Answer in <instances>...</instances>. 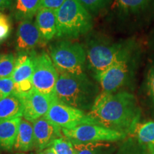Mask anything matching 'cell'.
I'll return each instance as SVG.
<instances>
[{"instance_id":"obj_8","label":"cell","mask_w":154,"mask_h":154,"mask_svg":"<svg viewBox=\"0 0 154 154\" xmlns=\"http://www.w3.org/2000/svg\"><path fill=\"white\" fill-rule=\"evenodd\" d=\"M59 76L57 69L47 53L36 55L32 76L34 89L49 97L56 98L55 88Z\"/></svg>"},{"instance_id":"obj_9","label":"cell","mask_w":154,"mask_h":154,"mask_svg":"<svg viewBox=\"0 0 154 154\" xmlns=\"http://www.w3.org/2000/svg\"><path fill=\"white\" fill-rule=\"evenodd\" d=\"M44 117L61 128L66 129L83 124H95L85 111L64 104L57 99L54 100Z\"/></svg>"},{"instance_id":"obj_25","label":"cell","mask_w":154,"mask_h":154,"mask_svg":"<svg viewBox=\"0 0 154 154\" xmlns=\"http://www.w3.org/2000/svg\"><path fill=\"white\" fill-rule=\"evenodd\" d=\"M90 14H96L103 9L113 0H78Z\"/></svg>"},{"instance_id":"obj_31","label":"cell","mask_w":154,"mask_h":154,"mask_svg":"<svg viewBox=\"0 0 154 154\" xmlns=\"http://www.w3.org/2000/svg\"><path fill=\"white\" fill-rule=\"evenodd\" d=\"M37 154H57V153H56L54 150L51 146H49V147L42 150L41 151H38Z\"/></svg>"},{"instance_id":"obj_18","label":"cell","mask_w":154,"mask_h":154,"mask_svg":"<svg viewBox=\"0 0 154 154\" xmlns=\"http://www.w3.org/2000/svg\"><path fill=\"white\" fill-rule=\"evenodd\" d=\"M23 113L22 100L16 94L0 101V120L23 117Z\"/></svg>"},{"instance_id":"obj_12","label":"cell","mask_w":154,"mask_h":154,"mask_svg":"<svg viewBox=\"0 0 154 154\" xmlns=\"http://www.w3.org/2000/svg\"><path fill=\"white\" fill-rule=\"evenodd\" d=\"M43 41L35 22L32 19L19 22L17 31V49L19 52L32 51Z\"/></svg>"},{"instance_id":"obj_2","label":"cell","mask_w":154,"mask_h":154,"mask_svg":"<svg viewBox=\"0 0 154 154\" xmlns=\"http://www.w3.org/2000/svg\"><path fill=\"white\" fill-rule=\"evenodd\" d=\"M99 94L98 86L86 74H60L55 88L58 101L88 112Z\"/></svg>"},{"instance_id":"obj_24","label":"cell","mask_w":154,"mask_h":154,"mask_svg":"<svg viewBox=\"0 0 154 154\" xmlns=\"http://www.w3.org/2000/svg\"><path fill=\"white\" fill-rule=\"evenodd\" d=\"M50 146L57 154H76L74 143L64 136L55 139Z\"/></svg>"},{"instance_id":"obj_17","label":"cell","mask_w":154,"mask_h":154,"mask_svg":"<svg viewBox=\"0 0 154 154\" xmlns=\"http://www.w3.org/2000/svg\"><path fill=\"white\" fill-rule=\"evenodd\" d=\"M35 149L33 124L22 119L19 126V131L14 149L21 152H27Z\"/></svg>"},{"instance_id":"obj_27","label":"cell","mask_w":154,"mask_h":154,"mask_svg":"<svg viewBox=\"0 0 154 154\" xmlns=\"http://www.w3.org/2000/svg\"><path fill=\"white\" fill-rule=\"evenodd\" d=\"M11 30V21L7 15L0 11V42L7 39Z\"/></svg>"},{"instance_id":"obj_6","label":"cell","mask_w":154,"mask_h":154,"mask_svg":"<svg viewBox=\"0 0 154 154\" xmlns=\"http://www.w3.org/2000/svg\"><path fill=\"white\" fill-rule=\"evenodd\" d=\"M138 51L116 62L101 74L94 76L102 91L114 93L119 91L132 78L137 66Z\"/></svg>"},{"instance_id":"obj_30","label":"cell","mask_w":154,"mask_h":154,"mask_svg":"<svg viewBox=\"0 0 154 154\" xmlns=\"http://www.w3.org/2000/svg\"><path fill=\"white\" fill-rule=\"evenodd\" d=\"M13 3L12 0H0V11L11 8Z\"/></svg>"},{"instance_id":"obj_10","label":"cell","mask_w":154,"mask_h":154,"mask_svg":"<svg viewBox=\"0 0 154 154\" xmlns=\"http://www.w3.org/2000/svg\"><path fill=\"white\" fill-rule=\"evenodd\" d=\"M34 127V145L38 151L49 147L55 139L63 137L62 128L44 117L32 122Z\"/></svg>"},{"instance_id":"obj_33","label":"cell","mask_w":154,"mask_h":154,"mask_svg":"<svg viewBox=\"0 0 154 154\" xmlns=\"http://www.w3.org/2000/svg\"><path fill=\"white\" fill-rule=\"evenodd\" d=\"M149 150V151H150V153H151V154H154V147L151 148V149H150Z\"/></svg>"},{"instance_id":"obj_26","label":"cell","mask_w":154,"mask_h":154,"mask_svg":"<svg viewBox=\"0 0 154 154\" xmlns=\"http://www.w3.org/2000/svg\"><path fill=\"white\" fill-rule=\"evenodd\" d=\"M145 87L148 97L154 108V62L151 63L146 72Z\"/></svg>"},{"instance_id":"obj_21","label":"cell","mask_w":154,"mask_h":154,"mask_svg":"<svg viewBox=\"0 0 154 154\" xmlns=\"http://www.w3.org/2000/svg\"><path fill=\"white\" fill-rule=\"evenodd\" d=\"M112 142H94V143L74 144L76 154H113L116 147Z\"/></svg>"},{"instance_id":"obj_13","label":"cell","mask_w":154,"mask_h":154,"mask_svg":"<svg viewBox=\"0 0 154 154\" xmlns=\"http://www.w3.org/2000/svg\"><path fill=\"white\" fill-rule=\"evenodd\" d=\"M153 6L154 0H113L111 9L124 17H141Z\"/></svg>"},{"instance_id":"obj_36","label":"cell","mask_w":154,"mask_h":154,"mask_svg":"<svg viewBox=\"0 0 154 154\" xmlns=\"http://www.w3.org/2000/svg\"><path fill=\"white\" fill-rule=\"evenodd\" d=\"M12 1H13V2H14V0H12Z\"/></svg>"},{"instance_id":"obj_15","label":"cell","mask_w":154,"mask_h":154,"mask_svg":"<svg viewBox=\"0 0 154 154\" xmlns=\"http://www.w3.org/2000/svg\"><path fill=\"white\" fill-rule=\"evenodd\" d=\"M35 23L43 41H51L57 35V11L41 7L35 16Z\"/></svg>"},{"instance_id":"obj_28","label":"cell","mask_w":154,"mask_h":154,"mask_svg":"<svg viewBox=\"0 0 154 154\" xmlns=\"http://www.w3.org/2000/svg\"><path fill=\"white\" fill-rule=\"evenodd\" d=\"M14 94V83L11 78L0 79V101Z\"/></svg>"},{"instance_id":"obj_19","label":"cell","mask_w":154,"mask_h":154,"mask_svg":"<svg viewBox=\"0 0 154 154\" xmlns=\"http://www.w3.org/2000/svg\"><path fill=\"white\" fill-rule=\"evenodd\" d=\"M41 8V0H14L13 14L17 20H30Z\"/></svg>"},{"instance_id":"obj_23","label":"cell","mask_w":154,"mask_h":154,"mask_svg":"<svg viewBox=\"0 0 154 154\" xmlns=\"http://www.w3.org/2000/svg\"><path fill=\"white\" fill-rule=\"evenodd\" d=\"M115 154H151L146 146L140 145L131 137L124 141Z\"/></svg>"},{"instance_id":"obj_14","label":"cell","mask_w":154,"mask_h":154,"mask_svg":"<svg viewBox=\"0 0 154 154\" xmlns=\"http://www.w3.org/2000/svg\"><path fill=\"white\" fill-rule=\"evenodd\" d=\"M36 54L34 51L19 52L17 57L15 67L11 79L14 84L32 79Z\"/></svg>"},{"instance_id":"obj_32","label":"cell","mask_w":154,"mask_h":154,"mask_svg":"<svg viewBox=\"0 0 154 154\" xmlns=\"http://www.w3.org/2000/svg\"><path fill=\"white\" fill-rule=\"evenodd\" d=\"M149 46H150V47L151 48V49L154 51V29L153 31V32H152L151 37H150Z\"/></svg>"},{"instance_id":"obj_4","label":"cell","mask_w":154,"mask_h":154,"mask_svg":"<svg viewBox=\"0 0 154 154\" xmlns=\"http://www.w3.org/2000/svg\"><path fill=\"white\" fill-rule=\"evenodd\" d=\"M93 26L91 14L78 0H66L57 11V36L63 39L76 38Z\"/></svg>"},{"instance_id":"obj_22","label":"cell","mask_w":154,"mask_h":154,"mask_svg":"<svg viewBox=\"0 0 154 154\" xmlns=\"http://www.w3.org/2000/svg\"><path fill=\"white\" fill-rule=\"evenodd\" d=\"M17 57L12 53L0 54V79L11 78Z\"/></svg>"},{"instance_id":"obj_1","label":"cell","mask_w":154,"mask_h":154,"mask_svg":"<svg viewBox=\"0 0 154 154\" xmlns=\"http://www.w3.org/2000/svg\"><path fill=\"white\" fill-rule=\"evenodd\" d=\"M87 115L95 124L130 136L140 122L141 109L129 92L101 91Z\"/></svg>"},{"instance_id":"obj_20","label":"cell","mask_w":154,"mask_h":154,"mask_svg":"<svg viewBox=\"0 0 154 154\" xmlns=\"http://www.w3.org/2000/svg\"><path fill=\"white\" fill-rule=\"evenodd\" d=\"M130 136L148 149L154 147V121L138 123Z\"/></svg>"},{"instance_id":"obj_35","label":"cell","mask_w":154,"mask_h":154,"mask_svg":"<svg viewBox=\"0 0 154 154\" xmlns=\"http://www.w3.org/2000/svg\"><path fill=\"white\" fill-rule=\"evenodd\" d=\"M1 44H2V42H0V46H1Z\"/></svg>"},{"instance_id":"obj_16","label":"cell","mask_w":154,"mask_h":154,"mask_svg":"<svg viewBox=\"0 0 154 154\" xmlns=\"http://www.w3.org/2000/svg\"><path fill=\"white\" fill-rule=\"evenodd\" d=\"M22 117L0 120V149L11 151L14 149Z\"/></svg>"},{"instance_id":"obj_3","label":"cell","mask_w":154,"mask_h":154,"mask_svg":"<svg viewBox=\"0 0 154 154\" xmlns=\"http://www.w3.org/2000/svg\"><path fill=\"white\" fill-rule=\"evenodd\" d=\"M137 51V45L134 40L113 42L94 39L88 42L86 49V61L88 68L96 76Z\"/></svg>"},{"instance_id":"obj_29","label":"cell","mask_w":154,"mask_h":154,"mask_svg":"<svg viewBox=\"0 0 154 154\" xmlns=\"http://www.w3.org/2000/svg\"><path fill=\"white\" fill-rule=\"evenodd\" d=\"M66 0H41V7L57 11Z\"/></svg>"},{"instance_id":"obj_7","label":"cell","mask_w":154,"mask_h":154,"mask_svg":"<svg viewBox=\"0 0 154 154\" xmlns=\"http://www.w3.org/2000/svg\"><path fill=\"white\" fill-rule=\"evenodd\" d=\"M62 134L74 144L116 142L126 139L127 137L126 134L97 124H83L70 129L62 128Z\"/></svg>"},{"instance_id":"obj_11","label":"cell","mask_w":154,"mask_h":154,"mask_svg":"<svg viewBox=\"0 0 154 154\" xmlns=\"http://www.w3.org/2000/svg\"><path fill=\"white\" fill-rule=\"evenodd\" d=\"M55 99L44 95L34 88L29 95L22 98L24 105L23 118L32 123L44 117Z\"/></svg>"},{"instance_id":"obj_5","label":"cell","mask_w":154,"mask_h":154,"mask_svg":"<svg viewBox=\"0 0 154 154\" xmlns=\"http://www.w3.org/2000/svg\"><path fill=\"white\" fill-rule=\"evenodd\" d=\"M50 57L60 74H85L86 51L82 44L69 40H61L50 47Z\"/></svg>"},{"instance_id":"obj_34","label":"cell","mask_w":154,"mask_h":154,"mask_svg":"<svg viewBox=\"0 0 154 154\" xmlns=\"http://www.w3.org/2000/svg\"><path fill=\"white\" fill-rule=\"evenodd\" d=\"M15 154H24V153H15Z\"/></svg>"}]
</instances>
